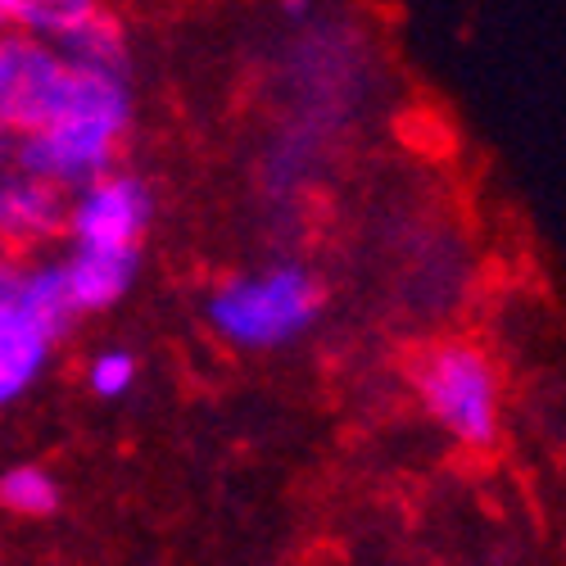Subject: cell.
<instances>
[{
  "label": "cell",
  "instance_id": "9a60e30c",
  "mask_svg": "<svg viewBox=\"0 0 566 566\" xmlns=\"http://www.w3.org/2000/svg\"><path fill=\"white\" fill-rule=\"evenodd\" d=\"M10 164H14V136L0 127V168H10Z\"/></svg>",
  "mask_w": 566,
  "mask_h": 566
},
{
  "label": "cell",
  "instance_id": "8fae6325",
  "mask_svg": "<svg viewBox=\"0 0 566 566\" xmlns=\"http://www.w3.org/2000/svg\"><path fill=\"white\" fill-rule=\"evenodd\" d=\"M64 503V490H60V476L51 467L41 462H14L0 471V507L10 516H23V522H45L55 516Z\"/></svg>",
  "mask_w": 566,
  "mask_h": 566
},
{
  "label": "cell",
  "instance_id": "52a82bcc",
  "mask_svg": "<svg viewBox=\"0 0 566 566\" xmlns=\"http://www.w3.org/2000/svg\"><path fill=\"white\" fill-rule=\"evenodd\" d=\"M14 281H19V263L0 259V408H10L41 381L60 345L19 308Z\"/></svg>",
  "mask_w": 566,
  "mask_h": 566
},
{
  "label": "cell",
  "instance_id": "6da1fadb",
  "mask_svg": "<svg viewBox=\"0 0 566 566\" xmlns=\"http://www.w3.org/2000/svg\"><path fill=\"white\" fill-rule=\"evenodd\" d=\"M326 308L322 281L304 263H268L254 272H231L205 300L209 332L241 349V354H272L300 345Z\"/></svg>",
  "mask_w": 566,
  "mask_h": 566
},
{
  "label": "cell",
  "instance_id": "5b68a950",
  "mask_svg": "<svg viewBox=\"0 0 566 566\" xmlns=\"http://www.w3.org/2000/svg\"><path fill=\"white\" fill-rule=\"evenodd\" d=\"M155 222V191L146 177L109 168L105 177L77 186L64 213L69 245H140Z\"/></svg>",
  "mask_w": 566,
  "mask_h": 566
},
{
  "label": "cell",
  "instance_id": "8992f818",
  "mask_svg": "<svg viewBox=\"0 0 566 566\" xmlns=\"http://www.w3.org/2000/svg\"><path fill=\"white\" fill-rule=\"evenodd\" d=\"M69 196L23 168H0V250L36 254L64 235Z\"/></svg>",
  "mask_w": 566,
  "mask_h": 566
},
{
  "label": "cell",
  "instance_id": "30bf717a",
  "mask_svg": "<svg viewBox=\"0 0 566 566\" xmlns=\"http://www.w3.org/2000/svg\"><path fill=\"white\" fill-rule=\"evenodd\" d=\"M55 45H60V55L69 60V69L127 73V32H123V23L105 6L96 14H86L77 28H69Z\"/></svg>",
  "mask_w": 566,
  "mask_h": 566
},
{
  "label": "cell",
  "instance_id": "7c38bea8",
  "mask_svg": "<svg viewBox=\"0 0 566 566\" xmlns=\"http://www.w3.org/2000/svg\"><path fill=\"white\" fill-rule=\"evenodd\" d=\"M105 0H0V28L28 32L41 41H60L86 14H96Z\"/></svg>",
  "mask_w": 566,
  "mask_h": 566
},
{
  "label": "cell",
  "instance_id": "ba28073f",
  "mask_svg": "<svg viewBox=\"0 0 566 566\" xmlns=\"http://www.w3.org/2000/svg\"><path fill=\"white\" fill-rule=\"evenodd\" d=\"M60 263L77 313H109L136 286L140 245H69Z\"/></svg>",
  "mask_w": 566,
  "mask_h": 566
},
{
  "label": "cell",
  "instance_id": "277c9868",
  "mask_svg": "<svg viewBox=\"0 0 566 566\" xmlns=\"http://www.w3.org/2000/svg\"><path fill=\"white\" fill-rule=\"evenodd\" d=\"M69 77L73 69L55 41L0 28V127L10 136L51 123L69 91Z\"/></svg>",
  "mask_w": 566,
  "mask_h": 566
},
{
  "label": "cell",
  "instance_id": "7a4b0ae2",
  "mask_svg": "<svg viewBox=\"0 0 566 566\" xmlns=\"http://www.w3.org/2000/svg\"><path fill=\"white\" fill-rule=\"evenodd\" d=\"M417 403L458 449H494L503 436V376L476 340H440L412 363Z\"/></svg>",
  "mask_w": 566,
  "mask_h": 566
},
{
  "label": "cell",
  "instance_id": "5bb4252c",
  "mask_svg": "<svg viewBox=\"0 0 566 566\" xmlns=\"http://www.w3.org/2000/svg\"><path fill=\"white\" fill-rule=\"evenodd\" d=\"M281 14H286L291 23H304L317 14V0H281Z\"/></svg>",
  "mask_w": 566,
  "mask_h": 566
},
{
  "label": "cell",
  "instance_id": "3957f363",
  "mask_svg": "<svg viewBox=\"0 0 566 566\" xmlns=\"http://www.w3.org/2000/svg\"><path fill=\"white\" fill-rule=\"evenodd\" d=\"M118 150H123V132L55 114L45 127L14 136V168H23L41 181L60 186L64 196H73L77 186L118 168Z\"/></svg>",
  "mask_w": 566,
  "mask_h": 566
},
{
  "label": "cell",
  "instance_id": "9c48e42d",
  "mask_svg": "<svg viewBox=\"0 0 566 566\" xmlns=\"http://www.w3.org/2000/svg\"><path fill=\"white\" fill-rule=\"evenodd\" d=\"M14 295H19V308H23L51 340H64V336L73 332V322L82 317L77 304H73V295H69V281H64V263H60V259L19 263Z\"/></svg>",
  "mask_w": 566,
  "mask_h": 566
},
{
  "label": "cell",
  "instance_id": "4fadbf2b",
  "mask_svg": "<svg viewBox=\"0 0 566 566\" xmlns=\"http://www.w3.org/2000/svg\"><path fill=\"white\" fill-rule=\"evenodd\" d=\"M136 381H140V363H136L132 349L109 345V349H101L96 358L86 363V386H91V395H96V399H109V403L127 399L136 390Z\"/></svg>",
  "mask_w": 566,
  "mask_h": 566
}]
</instances>
